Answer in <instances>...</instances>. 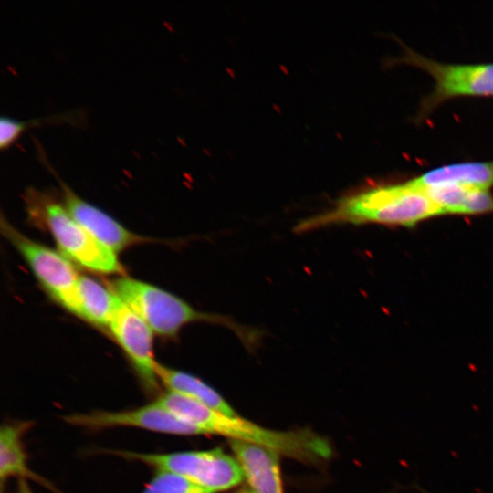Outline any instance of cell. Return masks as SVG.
I'll use <instances>...</instances> for the list:
<instances>
[{
    "label": "cell",
    "instance_id": "8",
    "mask_svg": "<svg viewBox=\"0 0 493 493\" xmlns=\"http://www.w3.org/2000/svg\"><path fill=\"white\" fill-rule=\"evenodd\" d=\"M63 418L69 425L92 430L124 426L170 435H202L196 426L155 400L130 410L92 411L68 414Z\"/></svg>",
    "mask_w": 493,
    "mask_h": 493
},
{
    "label": "cell",
    "instance_id": "10",
    "mask_svg": "<svg viewBox=\"0 0 493 493\" xmlns=\"http://www.w3.org/2000/svg\"><path fill=\"white\" fill-rule=\"evenodd\" d=\"M40 161L53 173L60 184L62 202L71 215L98 241L115 253L145 241L147 238L131 233L110 215L78 196L53 170L47 158L37 143Z\"/></svg>",
    "mask_w": 493,
    "mask_h": 493
},
{
    "label": "cell",
    "instance_id": "14",
    "mask_svg": "<svg viewBox=\"0 0 493 493\" xmlns=\"http://www.w3.org/2000/svg\"><path fill=\"white\" fill-rule=\"evenodd\" d=\"M31 422L4 424L0 429V477L2 483L10 477L32 479L39 483L45 480L31 471L23 445V435L30 428Z\"/></svg>",
    "mask_w": 493,
    "mask_h": 493
},
{
    "label": "cell",
    "instance_id": "19",
    "mask_svg": "<svg viewBox=\"0 0 493 493\" xmlns=\"http://www.w3.org/2000/svg\"><path fill=\"white\" fill-rule=\"evenodd\" d=\"M16 493H33L26 479H19Z\"/></svg>",
    "mask_w": 493,
    "mask_h": 493
},
{
    "label": "cell",
    "instance_id": "1",
    "mask_svg": "<svg viewBox=\"0 0 493 493\" xmlns=\"http://www.w3.org/2000/svg\"><path fill=\"white\" fill-rule=\"evenodd\" d=\"M441 215L425 190L409 180L344 195L330 209L299 221L293 230L302 234L332 226L364 224L411 227Z\"/></svg>",
    "mask_w": 493,
    "mask_h": 493
},
{
    "label": "cell",
    "instance_id": "18",
    "mask_svg": "<svg viewBox=\"0 0 493 493\" xmlns=\"http://www.w3.org/2000/svg\"><path fill=\"white\" fill-rule=\"evenodd\" d=\"M142 493H214L193 481L170 471L155 470Z\"/></svg>",
    "mask_w": 493,
    "mask_h": 493
},
{
    "label": "cell",
    "instance_id": "7",
    "mask_svg": "<svg viewBox=\"0 0 493 493\" xmlns=\"http://www.w3.org/2000/svg\"><path fill=\"white\" fill-rule=\"evenodd\" d=\"M401 61L428 73L435 80L432 93L423 103V111L456 97L493 96V63L447 64L429 59L405 48Z\"/></svg>",
    "mask_w": 493,
    "mask_h": 493
},
{
    "label": "cell",
    "instance_id": "2",
    "mask_svg": "<svg viewBox=\"0 0 493 493\" xmlns=\"http://www.w3.org/2000/svg\"><path fill=\"white\" fill-rule=\"evenodd\" d=\"M155 401L196 426L202 435H220L231 440L258 445L305 463H316L330 455L328 442L309 430L281 432L267 429L237 414H225L169 391L159 394Z\"/></svg>",
    "mask_w": 493,
    "mask_h": 493
},
{
    "label": "cell",
    "instance_id": "17",
    "mask_svg": "<svg viewBox=\"0 0 493 493\" xmlns=\"http://www.w3.org/2000/svg\"><path fill=\"white\" fill-rule=\"evenodd\" d=\"M79 119L80 113L77 114L73 111L42 118L30 119L28 121H18L7 116H1L0 148L2 150L8 148L21 135L22 132L30 127L44 123H75L79 122Z\"/></svg>",
    "mask_w": 493,
    "mask_h": 493
},
{
    "label": "cell",
    "instance_id": "16",
    "mask_svg": "<svg viewBox=\"0 0 493 493\" xmlns=\"http://www.w3.org/2000/svg\"><path fill=\"white\" fill-rule=\"evenodd\" d=\"M78 293L81 319L93 325L109 330L119 297L95 279L79 276Z\"/></svg>",
    "mask_w": 493,
    "mask_h": 493
},
{
    "label": "cell",
    "instance_id": "20",
    "mask_svg": "<svg viewBox=\"0 0 493 493\" xmlns=\"http://www.w3.org/2000/svg\"><path fill=\"white\" fill-rule=\"evenodd\" d=\"M238 493H253V491H251V490H249V489H248V490H247V489H244V490H242V491H240V492H238Z\"/></svg>",
    "mask_w": 493,
    "mask_h": 493
},
{
    "label": "cell",
    "instance_id": "12",
    "mask_svg": "<svg viewBox=\"0 0 493 493\" xmlns=\"http://www.w3.org/2000/svg\"><path fill=\"white\" fill-rule=\"evenodd\" d=\"M443 215L493 213V195L487 189L445 184L423 188Z\"/></svg>",
    "mask_w": 493,
    "mask_h": 493
},
{
    "label": "cell",
    "instance_id": "6",
    "mask_svg": "<svg viewBox=\"0 0 493 493\" xmlns=\"http://www.w3.org/2000/svg\"><path fill=\"white\" fill-rule=\"evenodd\" d=\"M1 231L27 262L33 273L59 305L81 318L78 293L79 276L71 261L44 245L31 240L1 217Z\"/></svg>",
    "mask_w": 493,
    "mask_h": 493
},
{
    "label": "cell",
    "instance_id": "13",
    "mask_svg": "<svg viewBox=\"0 0 493 493\" xmlns=\"http://www.w3.org/2000/svg\"><path fill=\"white\" fill-rule=\"evenodd\" d=\"M411 182L421 188L456 184L488 190L493 186V161L446 164L429 170Z\"/></svg>",
    "mask_w": 493,
    "mask_h": 493
},
{
    "label": "cell",
    "instance_id": "5",
    "mask_svg": "<svg viewBox=\"0 0 493 493\" xmlns=\"http://www.w3.org/2000/svg\"><path fill=\"white\" fill-rule=\"evenodd\" d=\"M117 456L140 461L154 467L178 474L216 493L238 485L244 478L237 460L215 448L164 454L115 451Z\"/></svg>",
    "mask_w": 493,
    "mask_h": 493
},
{
    "label": "cell",
    "instance_id": "15",
    "mask_svg": "<svg viewBox=\"0 0 493 493\" xmlns=\"http://www.w3.org/2000/svg\"><path fill=\"white\" fill-rule=\"evenodd\" d=\"M156 373L160 383L169 392H173L227 415H236L235 410L210 385L198 377L170 367L160 362L156 365Z\"/></svg>",
    "mask_w": 493,
    "mask_h": 493
},
{
    "label": "cell",
    "instance_id": "21",
    "mask_svg": "<svg viewBox=\"0 0 493 493\" xmlns=\"http://www.w3.org/2000/svg\"><path fill=\"white\" fill-rule=\"evenodd\" d=\"M422 492H423V493H427V492H425V491H424V490H423Z\"/></svg>",
    "mask_w": 493,
    "mask_h": 493
},
{
    "label": "cell",
    "instance_id": "4",
    "mask_svg": "<svg viewBox=\"0 0 493 493\" xmlns=\"http://www.w3.org/2000/svg\"><path fill=\"white\" fill-rule=\"evenodd\" d=\"M28 211L41 218L61 254L89 270L101 274H122L124 268L114 251L98 241L68 213L63 202L49 193L26 190Z\"/></svg>",
    "mask_w": 493,
    "mask_h": 493
},
{
    "label": "cell",
    "instance_id": "11",
    "mask_svg": "<svg viewBox=\"0 0 493 493\" xmlns=\"http://www.w3.org/2000/svg\"><path fill=\"white\" fill-rule=\"evenodd\" d=\"M230 446L253 493H283L277 452L239 440Z\"/></svg>",
    "mask_w": 493,
    "mask_h": 493
},
{
    "label": "cell",
    "instance_id": "3",
    "mask_svg": "<svg viewBox=\"0 0 493 493\" xmlns=\"http://www.w3.org/2000/svg\"><path fill=\"white\" fill-rule=\"evenodd\" d=\"M110 285L111 290L158 335L173 337L189 323L207 322L226 327L250 351L255 350L263 338V331L257 328L241 324L229 316L197 310L177 296L149 283L120 277Z\"/></svg>",
    "mask_w": 493,
    "mask_h": 493
},
{
    "label": "cell",
    "instance_id": "9",
    "mask_svg": "<svg viewBox=\"0 0 493 493\" xmlns=\"http://www.w3.org/2000/svg\"><path fill=\"white\" fill-rule=\"evenodd\" d=\"M109 331L130 360L143 388L150 393L158 392L161 383L156 373L152 330L121 299Z\"/></svg>",
    "mask_w": 493,
    "mask_h": 493
}]
</instances>
